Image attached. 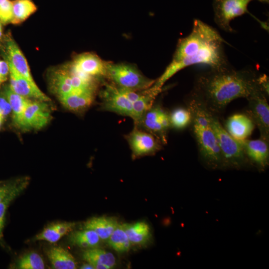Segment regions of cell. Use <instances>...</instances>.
<instances>
[{"instance_id": "6da1fadb", "label": "cell", "mask_w": 269, "mask_h": 269, "mask_svg": "<svg viewBox=\"0 0 269 269\" xmlns=\"http://www.w3.org/2000/svg\"><path fill=\"white\" fill-rule=\"evenodd\" d=\"M257 78L251 70H235L229 65L210 68L197 75L190 95L217 116L232 101L247 98L259 87Z\"/></svg>"}, {"instance_id": "7a4b0ae2", "label": "cell", "mask_w": 269, "mask_h": 269, "mask_svg": "<svg viewBox=\"0 0 269 269\" xmlns=\"http://www.w3.org/2000/svg\"><path fill=\"white\" fill-rule=\"evenodd\" d=\"M224 42L215 29L200 20L195 19L191 32L180 39L171 62L153 86L161 89L174 75L189 66L203 64L210 68L228 66Z\"/></svg>"}, {"instance_id": "3957f363", "label": "cell", "mask_w": 269, "mask_h": 269, "mask_svg": "<svg viewBox=\"0 0 269 269\" xmlns=\"http://www.w3.org/2000/svg\"><path fill=\"white\" fill-rule=\"evenodd\" d=\"M187 107L192 116L189 126L195 139L201 159L210 169L223 168L221 151L206 109L191 95L187 99Z\"/></svg>"}, {"instance_id": "277c9868", "label": "cell", "mask_w": 269, "mask_h": 269, "mask_svg": "<svg viewBox=\"0 0 269 269\" xmlns=\"http://www.w3.org/2000/svg\"><path fill=\"white\" fill-rule=\"evenodd\" d=\"M207 111L221 151L223 168H241L249 161L241 142L227 132L217 116Z\"/></svg>"}, {"instance_id": "5b68a950", "label": "cell", "mask_w": 269, "mask_h": 269, "mask_svg": "<svg viewBox=\"0 0 269 269\" xmlns=\"http://www.w3.org/2000/svg\"><path fill=\"white\" fill-rule=\"evenodd\" d=\"M107 75L118 87L142 91L152 86L155 80L142 74L134 66L124 63H107Z\"/></svg>"}, {"instance_id": "8992f818", "label": "cell", "mask_w": 269, "mask_h": 269, "mask_svg": "<svg viewBox=\"0 0 269 269\" xmlns=\"http://www.w3.org/2000/svg\"><path fill=\"white\" fill-rule=\"evenodd\" d=\"M137 127L155 136L162 144L167 142V133L171 128L169 113L159 104H153L137 125Z\"/></svg>"}, {"instance_id": "52a82bcc", "label": "cell", "mask_w": 269, "mask_h": 269, "mask_svg": "<svg viewBox=\"0 0 269 269\" xmlns=\"http://www.w3.org/2000/svg\"><path fill=\"white\" fill-rule=\"evenodd\" d=\"M267 97L259 85L246 98L248 101L247 114L259 130L260 137L269 141V106Z\"/></svg>"}, {"instance_id": "ba28073f", "label": "cell", "mask_w": 269, "mask_h": 269, "mask_svg": "<svg viewBox=\"0 0 269 269\" xmlns=\"http://www.w3.org/2000/svg\"><path fill=\"white\" fill-rule=\"evenodd\" d=\"M253 0H214V20L222 30L232 32L231 21L235 18L248 12L249 3Z\"/></svg>"}, {"instance_id": "9c48e42d", "label": "cell", "mask_w": 269, "mask_h": 269, "mask_svg": "<svg viewBox=\"0 0 269 269\" xmlns=\"http://www.w3.org/2000/svg\"><path fill=\"white\" fill-rule=\"evenodd\" d=\"M0 49L4 60L31 84L37 85L27 61L11 34L7 33L0 40Z\"/></svg>"}, {"instance_id": "30bf717a", "label": "cell", "mask_w": 269, "mask_h": 269, "mask_svg": "<svg viewBox=\"0 0 269 269\" xmlns=\"http://www.w3.org/2000/svg\"><path fill=\"white\" fill-rule=\"evenodd\" d=\"M126 138L134 158L154 154L162 148L163 145L153 135L135 125Z\"/></svg>"}, {"instance_id": "8fae6325", "label": "cell", "mask_w": 269, "mask_h": 269, "mask_svg": "<svg viewBox=\"0 0 269 269\" xmlns=\"http://www.w3.org/2000/svg\"><path fill=\"white\" fill-rule=\"evenodd\" d=\"M48 102L31 100L23 114L21 130H39L45 127L51 119Z\"/></svg>"}, {"instance_id": "7c38bea8", "label": "cell", "mask_w": 269, "mask_h": 269, "mask_svg": "<svg viewBox=\"0 0 269 269\" xmlns=\"http://www.w3.org/2000/svg\"><path fill=\"white\" fill-rule=\"evenodd\" d=\"M101 95L103 110L132 118L133 103L119 92L115 84H106Z\"/></svg>"}, {"instance_id": "4fadbf2b", "label": "cell", "mask_w": 269, "mask_h": 269, "mask_svg": "<svg viewBox=\"0 0 269 269\" xmlns=\"http://www.w3.org/2000/svg\"><path fill=\"white\" fill-rule=\"evenodd\" d=\"M106 64L97 55L86 53L77 56L69 66L77 72L95 78L107 75Z\"/></svg>"}, {"instance_id": "5bb4252c", "label": "cell", "mask_w": 269, "mask_h": 269, "mask_svg": "<svg viewBox=\"0 0 269 269\" xmlns=\"http://www.w3.org/2000/svg\"><path fill=\"white\" fill-rule=\"evenodd\" d=\"M9 66V87L15 93L27 99L49 102L50 98L37 85H34L18 73L10 65Z\"/></svg>"}, {"instance_id": "9a60e30c", "label": "cell", "mask_w": 269, "mask_h": 269, "mask_svg": "<svg viewBox=\"0 0 269 269\" xmlns=\"http://www.w3.org/2000/svg\"><path fill=\"white\" fill-rule=\"evenodd\" d=\"M248 161L257 168L264 170L269 164V140L260 137L257 139H245L239 140Z\"/></svg>"}, {"instance_id": "2e32d148", "label": "cell", "mask_w": 269, "mask_h": 269, "mask_svg": "<svg viewBox=\"0 0 269 269\" xmlns=\"http://www.w3.org/2000/svg\"><path fill=\"white\" fill-rule=\"evenodd\" d=\"M255 127L253 121L247 114L237 113L227 119L224 128L234 138L242 140L252 134Z\"/></svg>"}, {"instance_id": "e0dca14e", "label": "cell", "mask_w": 269, "mask_h": 269, "mask_svg": "<svg viewBox=\"0 0 269 269\" xmlns=\"http://www.w3.org/2000/svg\"><path fill=\"white\" fill-rule=\"evenodd\" d=\"M95 92V89L75 91L59 99L68 110L77 113L82 112L93 102Z\"/></svg>"}, {"instance_id": "ac0fdd59", "label": "cell", "mask_w": 269, "mask_h": 269, "mask_svg": "<svg viewBox=\"0 0 269 269\" xmlns=\"http://www.w3.org/2000/svg\"><path fill=\"white\" fill-rule=\"evenodd\" d=\"M82 258L94 269H110L116 265V259L112 253L97 247L86 249Z\"/></svg>"}, {"instance_id": "d6986e66", "label": "cell", "mask_w": 269, "mask_h": 269, "mask_svg": "<svg viewBox=\"0 0 269 269\" xmlns=\"http://www.w3.org/2000/svg\"><path fill=\"white\" fill-rule=\"evenodd\" d=\"M1 92L10 104L14 124L20 129L24 110L31 100L15 93L9 86L4 87Z\"/></svg>"}, {"instance_id": "ffe728a7", "label": "cell", "mask_w": 269, "mask_h": 269, "mask_svg": "<svg viewBox=\"0 0 269 269\" xmlns=\"http://www.w3.org/2000/svg\"><path fill=\"white\" fill-rule=\"evenodd\" d=\"M162 89L155 88L153 86L142 90L140 97L133 103V117L134 125H137L145 112L154 104L156 97Z\"/></svg>"}, {"instance_id": "44dd1931", "label": "cell", "mask_w": 269, "mask_h": 269, "mask_svg": "<svg viewBox=\"0 0 269 269\" xmlns=\"http://www.w3.org/2000/svg\"><path fill=\"white\" fill-rule=\"evenodd\" d=\"M50 84L51 90L59 99L73 92L68 66L54 71L50 77Z\"/></svg>"}, {"instance_id": "7402d4cb", "label": "cell", "mask_w": 269, "mask_h": 269, "mask_svg": "<svg viewBox=\"0 0 269 269\" xmlns=\"http://www.w3.org/2000/svg\"><path fill=\"white\" fill-rule=\"evenodd\" d=\"M46 256L54 269H75L77 262L67 250L61 247H53L46 251Z\"/></svg>"}, {"instance_id": "603a6c76", "label": "cell", "mask_w": 269, "mask_h": 269, "mask_svg": "<svg viewBox=\"0 0 269 269\" xmlns=\"http://www.w3.org/2000/svg\"><path fill=\"white\" fill-rule=\"evenodd\" d=\"M119 223L116 219L111 217H93L84 224V229L95 231L101 240H108L116 229Z\"/></svg>"}, {"instance_id": "cb8c5ba5", "label": "cell", "mask_w": 269, "mask_h": 269, "mask_svg": "<svg viewBox=\"0 0 269 269\" xmlns=\"http://www.w3.org/2000/svg\"><path fill=\"white\" fill-rule=\"evenodd\" d=\"M76 225L74 222H60L50 225L37 234L36 240L46 241L55 243L62 237L72 231Z\"/></svg>"}, {"instance_id": "d4e9b609", "label": "cell", "mask_w": 269, "mask_h": 269, "mask_svg": "<svg viewBox=\"0 0 269 269\" xmlns=\"http://www.w3.org/2000/svg\"><path fill=\"white\" fill-rule=\"evenodd\" d=\"M123 226L131 244L143 245L150 239V228L145 222L125 223L123 224Z\"/></svg>"}, {"instance_id": "484cf974", "label": "cell", "mask_w": 269, "mask_h": 269, "mask_svg": "<svg viewBox=\"0 0 269 269\" xmlns=\"http://www.w3.org/2000/svg\"><path fill=\"white\" fill-rule=\"evenodd\" d=\"M100 240L95 231L86 229L74 231L69 237V242L72 245L86 249L96 248Z\"/></svg>"}, {"instance_id": "4316f807", "label": "cell", "mask_w": 269, "mask_h": 269, "mask_svg": "<svg viewBox=\"0 0 269 269\" xmlns=\"http://www.w3.org/2000/svg\"><path fill=\"white\" fill-rule=\"evenodd\" d=\"M29 183V178L28 177L20 178L16 186L0 202V240L3 236L5 215L10 203L26 189Z\"/></svg>"}, {"instance_id": "83f0119b", "label": "cell", "mask_w": 269, "mask_h": 269, "mask_svg": "<svg viewBox=\"0 0 269 269\" xmlns=\"http://www.w3.org/2000/svg\"><path fill=\"white\" fill-rule=\"evenodd\" d=\"M11 23L17 24L26 20L37 10V6L32 0H13Z\"/></svg>"}, {"instance_id": "f1b7e54d", "label": "cell", "mask_w": 269, "mask_h": 269, "mask_svg": "<svg viewBox=\"0 0 269 269\" xmlns=\"http://www.w3.org/2000/svg\"><path fill=\"white\" fill-rule=\"evenodd\" d=\"M108 241L110 247L118 252H127L130 249L131 243L123 224H119Z\"/></svg>"}, {"instance_id": "f546056e", "label": "cell", "mask_w": 269, "mask_h": 269, "mask_svg": "<svg viewBox=\"0 0 269 269\" xmlns=\"http://www.w3.org/2000/svg\"><path fill=\"white\" fill-rule=\"evenodd\" d=\"M169 119L171 128L182 130L190 126L192 116L187 107H178L169 113Z\"/></svg>"}, {"instance_id": "4dcf8cb0", "label": "cell", "mask_w": 269, "mask_h": 269, "mask_svg": "<svg viewBox=\"0 0 269 269\" xmlns=\"http://www.w3.org/2000/svg\"><path fill=\"white\" fill-rule=\"evenodd\" d=\"M18 269H43L44 262L41 256L35 252H29L22 256L17 261Z\"/></svg>"}, {"instance_id": "1f68e13d", "label": "cell", "mask_w": 269, "mask_h": 269, "mask_svg": "<svg viewBox=\"0 0 269 269\" xmlns=\"http://www.w3.org/2000/svg\"><path fill=\"white\" fill-rule=\"evenodd\" d=\"M12 4L10 0H0V20L3 24L10 23L12 20Z\"/></svg>"}, {"instance_id": "d6a6232c", "label": "cell", "mask_w": 269, "mask_h": 269, "mask_svg": "<svg viewBox=\"0 0 269 269\" xmlns=\"http://www.w3.org/2000/svg\"><path fill=\"white\" fill-rule=\"evenodd\" d=\"M20 178L7 182H0V202L16 186Z\"/></svg>"}, {"instance_id": "836d02e7", "label": "cell", "mask_w": 269, "mask_h": 269, "mask_svg": "<svg viewBox=\"0 0 269 269\" xmlns=\"http://www.w3.org/2000/svg\"><path fill=\"white\" fill-rule=\"evenodd\" d=\"M116 86L119 92L132 103L136 101L141 95V92Z\"/></svg>"}, {"instance_id": "e575fe53", "label": "cell", "mask_w": 269, "mask_h": 269, "mask_svg": "<svg viewBox=\"0 0 269 269\" xmlns=\"http://www.w3.org/2000/svg\"><path fill=\"white\" fill-rule=\"evenodd\" d=\"M0 112L5 117L11 112L10 104L2 92L0 93Z\"/></svg>"}, {"instance_id": "d590c367", "label": "cell", "mask_w": 269, "mask_h": 269, "mask_svg": "<svg viewBox=\"0 0 269 269\" xmlns=\"http://www.w3.org/2000/svg\"><path fill=\"white\" fill-rule=\"evenodd\" d=\"M258 83L261 90L269 96V77L266 74H262L258 76Z\"/></svg>"}, {"instance_id": "8d00e7d4", "label": "cell", "mask_w": 269, "mask_h": 269, "mask_svg": "<svg viewBox=\"0 0 269 269\" xmlns=\"http://www.w3.org/2000/svg\"><path fill=\"white\" fill-rule=\"evenodd\" d=\"M9 75V66L4 60H0V86L7 79Z\"/></svg>"}, {"instance_id": "74e56055", "label": "cell", "mask_w": 269, "mask_h": 269, "mask_svg": "<svg viewBox=\"0 0 269 269\" xmlns=\"http://www.w3.org/2000/svg\"><path fill=\"white\" fill-rule=\"evenodd\" d=\"M80 268L82 269H94V267L88 263L83 264Z\"/></svg>"}, {"instance_id": "f35d334b", "label": "cell", "mask_w": 269, "mask_h": 269, "mask_svg": "<svg viewBox=\"0 0 269 269\" xmlns=\"http://www.w3.org/2000/svg\"><path fill=\"white\" fill-rule=\"evenodd\" d=\"M2 23L0 20V40L3 36V28H2Z\"/></svg>"}, {"instance_id": "ab89813d", "label": "cell", "mask_w": 269, "mask_h": 269, "mask_svg": "<svg viewBox=\"0 0 269 269\" xmlns=\"http://www.w3.org/2000/svg\"><path fill=\"white\" fill-rule=\"evenodd\" d=\"M5 117L0 112V127L1 126Z\"/></svg>"}, {"instance_id": "60d3db41", "label": "cell", "mask_w": 269, "mask_h": 269, "mask_svg": "<svg viewBox=\"0 0 269 269\" xmlns=\"http://www.w3.org/2000/svg\"><path fill=\"white\" fill-rule=\"evenodd\" d=\"M259 0L260 1L262 2H266V3H268L269 1V0Z\"/></svg>"}, {"instance_id": "b9f144b4", "label": "cell", "mask_w": 269, "mask_h": 269, "mask_svg": "<svg viewBox=\"0 0 269 269\" xmlns=\"http://www.w3.org/2000/svg\"><path fill=\"white\" fill-rule=\"evenodd\" d=\"M0 182H1V181H0Z\"/></svg>"}]
</instances>
